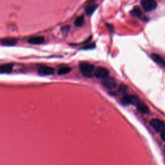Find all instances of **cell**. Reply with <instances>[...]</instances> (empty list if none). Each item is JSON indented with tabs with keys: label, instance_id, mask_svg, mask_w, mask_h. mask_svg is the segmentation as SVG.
Here are the masks:
<instances>
[{
	"label": "cell",
	"instance_id": "obj_1",
	"mask_svg": "<svg viewBox=\"0 0 165 165\" xmlns=\"http://www.w3.org/2000/svg\"><path fill=\"white\" fill-rule=\"evenodd\" d=\"M81 73L86 77H92L94 70V66L88 63H82L80 65Z\"/></svg>",
	"mask_w": 165,
	"mask_h": 165
},
{
	"label": "cell",
	"instance_id": "obj_2",
	"mask_svg": "<svg viewBox=\"0 0 165 165\" xmlns=\"http://www.w3.org/2000/svg\"><path fill=\"white\" fill-rule=\"evenodd\" d=\"M141 4L143 9L147 12L154 10L158 6V4L155 0H141Z\"/></svg>",
	"mask_w": 165,
	"mask_h": 165
},
{
	"label": "cell",
	"instance_id": "obj_3",
	"mask_svg": "<svg viewBox=\"0 0 165 165\" xmlns=\"http://www.w3.org/2000/svg\"><path fill=\"white\" fill-rule=\"evenodd\" d=\"M150 124L158 132H163L165 130V123L163 121L159 119H154L151 120Z\"/></svg>",
	"mask_w": 165,
	"mask_h": 165
},
{
	"label": "cell",
	"instance_id": "obj_4",
	"mask_svg": "<svg viewBox=\"0 0 165 165\" xmlns=\"http://www.w3.org/2000/svg\"><path fill=\"white\" fill-rule=\"evenodd\" d=\"M139 101V100L136 96H125L122 98V99H121V103L124 105H136Z\"/></svg>",
	"mask_w": 165,
	"mask_h": 165
},
{
	"label": "cell",
	"instance_id": "obj_5",
	"mask_svg": "<svg viewBox=\"0 0 165 165\" xmlns=\"http://www.w3.org/2000/svg\"><path fill=\"white\" fill-rule=\"evenodd\" d=\"M38 73L41 76H50L52 75L54 73V69L49 66L42 65L40 66L38 69Z\"/></svg>",
	"mask_w": 165,
	"mask_h": 165
},
{
	"label": "cell",
	"instance_id": "obj_6",
	"mask_svg": "<svg viewBox=\"0 0 165 165\" xmlns=\"http://www.w3.org/2000/svg\"><path fill=\"white\" fill-rule=\"evenodd\" d=\"M108 70L106 68L101 67V66L97 67L94 71V75L97 78H103V79H104V78L108 77Z\"/></svg>",
	"mask_w": 165,
	"mask_h": 165
},
{
	"label": "cell",
	"instance_id": "obj_7",
	"mask_svg": "<svg viewBox=\"0 0 165 165\" xmlns=\"http://www.w3.org/2000/svg\"><path fill=\"white\" fill-rule=\"evenodd\" d=\"M103 85L107 88L112 89L116 87L117 85V82L113 78L111 77H107L103 79Z\"/></svg>",
	"mask_w": 165,
	"mask_h": 165
},
{
	"label": "cell",
	"instance_id": "obj_8",
	"mask_svg": "<svg viewBox=\"0 0 165 165\" xmlns=\"http://www.w3.org/2000/svg\"><path fill=\"white\" fill-rule=\"evenodd\" d=\"M45 39L44 37L43 36H32L30 37L27 41H28L29 43L32 45H41L43 44V43H44Z\"/></svg>",
	"mask_w": 165,
	"mask_h": 165
},
{
	"label": "cell",
	"instance_id": "obj_9",
	"mask_svg": "<svg viewBox=\"0 0 165 165\" xmlns=\"http://www.w3.org/2000/svg\"><path fill=\"white\" fill-rule=\"evenodd\" d=\"M13 64H4L0 65V74H9L13 71Z\"/></svg>",
	"mask_w": 165,
	"mask_h": 165
},
{
	"label": "cell",
	"instance_id": "obj_10",
	"mask_svg": "<svg viewBox=\"0 0 165 165\" xmlns=\"http://www.w3.org/2000/svg\"><path fill=\"white\" fill-rule=\"evenodd\" d=\"M137 108L138 109V110L143 113H149V108H148L147 106L143 104V103L139 101L137 104L136 105Z\"/></svg>",
	"mask_w": 165,
	"mask_h": 165
},
{
	"label": "cell",
	"instance_id": "obj_11",
	"mask_svg": "<svg viewBox=\"0 0 165 165\" xmlns=\"http://www.w3.org/2000/svg\"><path fill=\"white\" fill-rule=\"evenodd\" d=\"M17 43V40L14 38H7L2 41V44L4 46H14Z\"/></svg>",
	"mask_w": 165,
	"mask_h": 165
},
{
	"label": "cell",
	"instance_id": "obj_12",
	"mask_svg": "<svg viewBox=\"0 0 165 165\" xmlns=\"http://www.w3.org/2000/svg\"><path fill=\"white\" fill-rule=\"evenodd\" d=\"M151 57L153 60L157 63H158L159 65H165V63L163 57L159 56V55L157 54H152L151 55Z\"/></svg>",
	"mask_w": 165,
	"mask_h": 165
},
{
	"label": "cell",
	"instance_id": "obj_13",
	"mask_svg": "<svg viewBox=\"0 0 165 165\" xmlns=\"http://www.w3.org/2000/svg\"><path fill=\"white\" fill-rule=\"evenodd\" d=\"M70 71H71V68L69 66H63L58 70L57 74L58 75H65L66 74H69Z\"/></svg>",
	"mask_w": 165,
	"mask_h": 165
},
{
	"label": "cell",
	"instance_id": "obj_14",
	"mask_svg": "<svg viewBox=\"0 0 165 165\" xmlns=\"http://www.w3.org/2000/svg\"><path fill=\"white\" fill-rule=\"evenodd\" d=\"M97 5H90L88 7H86V14L88 15H91L95 10L97 9Z\"/></svg>",
	"mask_w": 165,
	"mask_h": 165
},
{
	"label": "cell",
	"instance_id": "obj_15",
	"mask_svg": "<svg viewBox=\"0 0 165 165\" xmlns=\"http://www.w3.org/2000/svg\"><path fill=\"white\" fill-rule=\"evenodd\" d=\"M84 23H85L84 16H82V15H81V16H80V17L77 18L75 22H74V24H75V25L76 27H81L82 25H83Z\"/></svg>",
	"mask_w": 165,
	"mask_h": 165
},
{
	"label": "cell",
	"instance_id": "obj_16",
	"mask_svg": "<svg viewBox=\"0 0 165 165\" xmlns=\"http://www.w3.org/2000/svg\"><path fill=\"white\" fill-rule=\"evenodd\" d=\"M131 14L132 15H134V16H136V17H141V15H142V12H141L140 8L138 7H136L134 9H133L132 12H131Z\"/></svg>",
	"mask_w": 165,
	"mask_h": 165
},
{
	"label": "cell",
	"instance_id": "obj_17",
	"mask_svg": "<svg viewBox=\"0 0 165 165\" xmlns=\"http://www.w3.org/2000/svg\"><path fill=\"white\" fill-rule=\"evenodd\" d=\"M126 88H127V87H126V86L124 85H122V86H121L120 87H119V91L121 92H122L123 93L125 92H126Z\"/></svg>",
	"mask_w": 165,
	"mask_h": 165
},
{
	"label": "cell",
	"instance_id": "obj_18",
	"mask_svg": "<svg viewBox=\"0 0 165 165\" xmlns=\"http://www.w3.org/2000/svg\"><path fill=\"white\" fill-rule=\"evenodd\" d=\"M161 137L162 139L164 141H165V130L161 133Z\"/></svg>",
	"mask_w": 165,
	"mask_h": 165
},
{
	"label": "cell",
	"instance_id": "obj_19",
	"mask_svg": "<svg viewBox=\"0 0 165 165\" xmlns=\"http://www.w3.org/2000/svg\"></svg>",
	"mask_w": 165,
	"mask_h": 165
}]
</instances>
